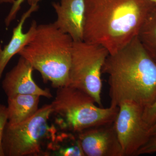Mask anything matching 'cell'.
Returning <instances> with one entry per match:
<instances>
[{"mask_svg": "<svg viewBox=\"0 0 156 156\" xmlns=\"http://www.w3.org/2000/svg\"><path fill=\"white\" fill-rule=\"evenodd\" d=\"M83 41L117 53L136 37L156 5L150 0H85Z\"/></svg>", "mask_w": 156, "mask_h": 156, "instance_id": "obj_1", "label": "cell"}, {"mask_svg": "<svg viewBox=\"0 0 156 156\" xmlns=\"http://www.w3.org/2000/svg\"><path fill=\"white\" fill-rule=\"evenodd\" d=\"M108 76L111 105L131 101L143 107L156 100V62L138 37L115 54H109L102 70Z\"/></svg>", "mask_w": 156, "mask_h": 156, "instance_id": "obj_2", "label": "cell"}, {"mask_svg": "<svg viewBox=\"0 0 156 156\" xmlns=\"http://www.w3.org/2000/svg\"><path fill=\"white\" fill-rule=\"evenodd\" d=\"M73 41L53 23L37 26L34 38L18 54L41 74L44 82L58 89L67 86Z\"/></svg>", "mask_w": 156, "mask_h": 156, "instance_id": "obj_3", "label": "cell"}, {"mask_svg": "<svg viewBox=\"0 0 156 156\" xmlns=\"http://www.w3.org/2000/svg\"><path fill=\"white\" fill-rule=\"evenodd\" d=\"M90 95L69 86L57 89L51 104L55 124L62 131L79 133L87 128L114 122L119 107L103 108Z\"/></svg>", "mask_w": 156, "mask_h": 156, "instance_id": "obj_4", "label": "cell"}, {"mask_svg": "<svg viewBox=\"0 0 156 156\" xmlns=\"http://www.w3.org/2000/svg\"><path fill=\"white\" fill-rule=\"evenodd\" d=\"M52 112L51 104L45 105L22 122L7 123L2 139L5 156H44L45 145L57 131L48 124Z\"/></svg>", "mask_w": 156, "mask_h": 156, "instance_id": "obj_5", "label": "cell"}, {"mask_svg": "<svg viewBox=\"0 0 156 156\" xmlns=\"http://www.w3.org/2000/svg\"><path fill=\"white\" fill-rule=\"evenodd\" d=\"M109 53L100 45L73 41L68 86L84 91L102 106L101 74Z\"/></svg>", "mask_w": 156, "mask_h": 156, "instance_id": "obj_6", "label": "cell"}, {"mask_svg": "<svg viewBox=\"0 0 156 156\" xmlns=\"http://www.w3.org/2000/svg\"><path fill=\"white\" fill-rule=\"evenodd\" d=\"M118 107L113 124L124 156H136L151 136L150 127L143 118L144 108L131 101H123Z\"/></svg>", "mask_w": 156, "mask_h": 156, "instance_id": "obj_7", "label": "cell"}, {"mask_svg": "<svg viewBox=\"0 0 156 156\" xmlns=\"http://www.w3.org/2000/svg\"><path fill=\"white\" fill-rule=\"evenodd\" d=\"M85 156H124L113 123L76 133Z\"/></svg>", "mask_w": 156, "mask_h": 156, "instance_id": "obj_8", "label": "cell"}, {"mask_svg": "<svg viewBox=\"0 0 156 156\" xmlns=\"http://www.w3.org/2000/svg\"><path fill=\"white\" fill-rule=\"evenodd\" d=\"M34 69L26 59L20 56L17 65L6 74L2 82V87L7 97L19 94L53 97L49 89H43L36 83L33 78Z\"/></svg>", "mask_w": 156, "mask_h": 156, "instance_id": "obj_9", "label": "cell"}, {"mask_svg": "<svg viewBox=\"0 0 156 156\" xmlns=\"http://www.w3.org/2000/svg\"><path fill=\"white\" fill-rule=\"evenodd\" d=\"M52 6L57 15L53 23L56 27L69 35L73 41H83L85 0H60Z\"/></svg>", "mask_w": 156, "mask_h": 156, "instance_id": "obj_10", "label": "cell"}, {"mask_svg": "<svg viewBox=\"0 0 156 156\" xmlns=\"http://www.w3.org/2000/svg\"><path fill=\"white\" fill-rule=\"evenodd\" d=\"M38 8V5L30 6L29 9L23 14L17 26L13 29L9 43L3 48L0 44V81L5 69L11 58L18 54L34 38L38 26L36 21H32L29 29L26 32L23 31V27L27 20Z\"/></svg>", "mask_w": 156, "mask_h": 156, "instance_id": "obj_11", "label": "cell"}, {"mask_svg": "<svg viewBox=\"0 0 156 156\" xmlns=\"http://www.w3.org/2000/svg\"><path fill=\"white\" fill-rule=\"evenodd\" d=\"M41 96L16 95L8 97V124L15 125L32 116L37 111Z\"/></svg>", "mask_w": 156, "mask_h": 156, "instance_id": "obj_12", "label": "cell"}, {"mask_svg": "<svg viewBox=\"0 0 156 156\" xmlns=\"http://www.w3.org/2000/svg\"><path fill=\"white\" fill-rule=\"evenodd\" d=\"M61 131H57L48 141L44 156H85L77 134Z\"/></svg>", "mask_w": 156, "mask_h": 156, "instance_id": "obj_13", "label": "cell"}, {"mask_svg": "<svg viewBox=\"0 0 156 156\" xmlns=\"http://www.w3.org/2000/svg\"><path fill=\"white\" fill-rule=\"evenodd\" d=\"M137 37L147 53L156 62V10L143 26Z\"/></svg>", "mask_w": 156, "mask_h": 156, "instance_id": "obj_14", "label": "cell"}, {"mask_svg": "<svg viewBox=\"0 0 156 156\" xmlns=\"http://www.w3.org/2000/svg\"><path fill=\"white\" fill-rule=\"evenodd\" d=\"M26 0H15V2L12 4V8L9 12L5 20V23L7 27H9L11 22L16 18V16L21 5ZM41 0H27L29 5L30 6L38 5Z\"/></svg>", "mask_w": 156, "mask_h": 156, "instance_id": "obj_15", "label": "cell"}, {"mask_svg": "<svg viewBox=\"0 0 156 156\" xmlns=\"http://www.w3.org/2000/svg\"><path fill=\"white\" fill-rule=\"evenodd\" d=\"M8 122V112L7 106L0 104V156H5L2 147L3 134Z\"/></svg>", "mask_w": 156, "mask_h": 156, "instance_id": "obj_16", "label": "cell"}, {"mask_svg": "<svg viewBox=\"0 0 156 156\" xmlns=\"http://www.w3.org/2000/svg\"><path fill=\"white\" fill-rule=\"evenodd\" d=\"M143 118L150 127L156 122V100L153 103L144 108Z\"/></svg>", "mask_w": 156, "mask_h": 156, "instance_id": "obj_17", "label": "cell"}, {"mask_svg": "<svg viewBox=\"0 0 156 156\" xmlns=\"http://www.w3.org/2000/svg\"><path fill=\"white\" fill-rule=\"evenodd\" d=\"M156 152V135L151 136L147 141L137 151L136 156Z\"/></svg>", "mask_w": 156, "mask_h": 156, "instance_id": "obj_18", "label": "cell"}, {"mask_svg": "<svg viewBox=\"0 0 156 156\" xmlns=\"http://www.w3.org/2000/svg\"><path fill=\"white\" fill-rule=\"evenodd\" d=\"M150 136L156 135V122L150 128Z\"/></svg>", "mask_w": 156, "mask_h": 156, "instance_id": "obj_19", "label": "cell"}, {"mask_svg": "<svg viewBox=\"0 0 156 156\" xmlns=\"http://www.w3.org/2000/svg\"><path fill=\"white\" fill-rule=\"evenodd\" d=\"M15 0H0V4L3 3H10L13 4L15 2Z\"/></svg>", "mask_w": 156, "mask_h": 156, "instance_id": "obj_20", "label": "cell"}, {"mask_svg": "<svg viewBox=\"0 0 156 156\" xmlns=\"http://www.w3.org/2000/svg\"><path fill=\"white\" fill-rule=\"evenodd\" d=\"M150 1H151V2H153L155 3V4L156 5V0H150Z\"/></svg>", "mask_w": 156, "mask_h": 156, "instance_id": "obj_21", "label": "cell"}]
</instances>
